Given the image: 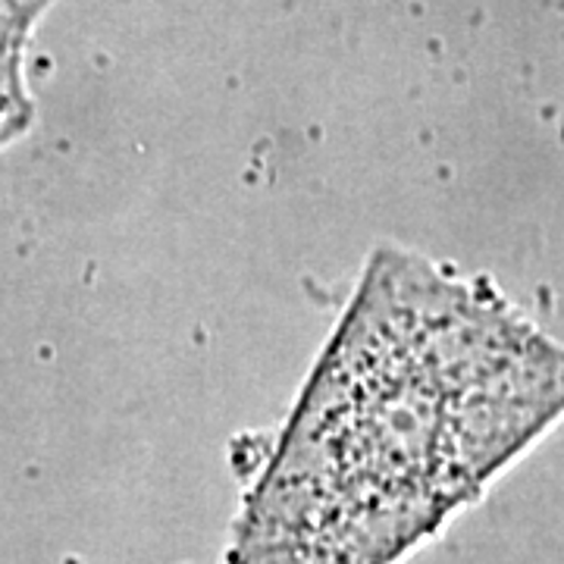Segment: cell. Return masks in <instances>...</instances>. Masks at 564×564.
I'll return each instance as SVG.
<instances>
[{"label": "cell", "instance_id": "cell-2", "mask_svg": "<svg viewBox=\"0 0 564 564\" xmlns=\"http://www.w3.org/2000/svg\"><path fill=\"white\" fill-rule=\"evenodd\" d=\"M47 7L51 0H0V148L20 139L35 120L25 57Z\"/></svg>", "mask_w": 564, "mask_h": 564}, {"label": "cell", "instance_id": "cell-1", "mask_svg": "<svg viewBox=\"0 0 564 564\" xmlns=\"http://www.w3.org/2000/svg\"><path fill=\"white\" fill-rule=\"evenodd\" d=\"M562 411V345L480 282L380 248L229 564H392Z\"/></svg>", "mask_w": 564, "mask_h": 564}]
</instances>
